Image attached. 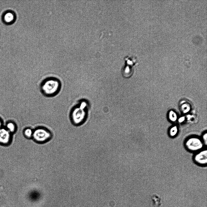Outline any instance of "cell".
Returning <instances> with one entry per match:
<instances>
[{
  "mask_svg": "<svg viewBox=\"0 0 207 207\" xmlns=\"http://www.w3.org/2000/svg\"><path fill=\"white\" fill-rule=\"evenodd\" d=\"M6 128L0 129V145L3 146H8L12 141V136Z\"/></svg>",
  "mask_w": 207,
  "mask_h": 207,
  "instance_id": "4",
  "label": "cell"
},
{
  "mask_svg": "<svg viewBox=\"0 0 207 207\" xmlns=\"http://www.w3.org/2000/svg\"><path fill=\"white\" fill-rule=\"evenodd\" d=\"M6 128L12 134L16 131V129L15 124L12 122L7 124Z\"/></svg>",
  "mask_w": 207,
  "mask_h": 207,
  "instance_id": "10",
  "label": "cell"
},
{
  "mask_svg": "<svg viewBox=\"0 0 207 207\" xmlns=\"http://www.w3.org/2000/svg\"><path fill=\"white\" fill-rule=\"evenodd\" d=\"M195 162L201 165H206L207 163V150L206 149L201 150L197 153L194 156Z\"/></svg>",
  "mask_w": 207,
  "mask_h": 207,
  "instance_id": "5",
  "label": "cell"
},
{
  "mask_svg": "<svg viewBox=\"0 0 207 207\" xmlns=\"http://www.w3.org/2000/svg\"><path fill=\"white\" fill-rule=\"evenodd\" d=\"M207 133L206 132L202 136V139L204 144L206 145H207Z\"/></svg>",
  "mask_w": 207,
  "mask_h": 207,
  "instance_id": "12",
  "label": "cell"
},
{
  "mask_svg": "<svg viewBox=\"0 0 207 207\" xmlns=\"http://www.w3.org/2000/svg\"><path fill=\"white\" fill-rule=\"evenodd\" d=\"M15 16L13 13L8 12L5 14L4 16V19L7 23H11L14 21Z\"/></svg>",
  "mask_w": 207,
  "mask_h": 207,
  "instance_id": "8",
  "label": "cell"
},
{
  "mask_svg": "<svg viewBox=\"0 0 207 207\" xmlns=\"http://www.w3.org/2000/svg\"><path fill=\"white\" fill-rule=\"evenodd\" d=\"M153 207H160L162 204L161 198L156 195H153L151 197Z\"/></svg>",
  "mask_w": 207,
  "mask_h": 207,
  "instance_id": "7",
  "label": "cell"
},
{
  "mask_svg": "<svg viewBox=\"0 0 207 207\" xmlns=\"http://www.w3.org/2000/svg\"><path fill=\"white\" fill-rule=\"evenodd\" d=\"M33 132V130L29 128L25 129L23 132L24 136L28 139L32 138Z\"/></svg>",
  "mask_w": 207,
  "mask_h": 207,
  "instance_id": "9",
  "label": "cell"
},
{
  "mask_svg": "<svg viewBox=\"0 0 207 207\" xmlns=\"http://www.w3.org/2000/svg\"><path fill=\"white\" fill-rule=\"evenodd\" d=\"M27 197L29 201L35 202L38 201L41 199L42 195L39 192L34 191L30 192Z\"/></svg>",
  "mask_w": 207,
  "mask_h": 207,
  "instance_id": "6",
  "label": "cell"
},
{
  "mask_svg": "<svg viewBox=\"0 0 207 207\" xmlns=\"http://www.w3.org/2000/svg\"><path fill=\"white\" fill-rule=\"evenodd\" d=\"M203 143L201 139L195 136L188 139L185 142V146L188 150L191 151L199 152L203 147Z\"/></svg>",
  "mask_w": 207,
  "mask_h": 207,
  "instance_id": "3",
  "label": "cell"
},
{
  "mask_svg": "<svg viewBox=\"0 0 207 207\" xmlns=\"http://www.w3.org/2000/svg\"><path fill=\"white\" fill-rule=\"evenodd\" d=\"M2 122H1V121L0 120V129L1 128H2V127H2Z\"/></svg>",
  "mask_w": 207,
  "mask_h": 207,
  "instance_id": "13",
  "label": "cell"
},
{
  "mask_svg": "<svg viewBox=\"0 0 207 207\" xmlns=\"http://www.w3.org/2000/svg\"><path fill=\"white\" fill-rule=\"evenodd\" d=\"M61 83L58 79L50 78L45 80L42 83L41 89L42 93L47 96L56 95L61 88Z\"/></svg>",
  "mask_w": 207,
  "mask_h": 207,
  "instance_id": "1",
  "label": "cell"
},
{
  "mask_svg": "<svg viewBox=\"0 0 207 207\" xmlns=\"http://www.w3.org/2000/svg\"><path fill=\"white\" fill-rule=\"evenodd\" d=\"M52 137V133L48 130L40 127L33 130L32 138L37 143H42L48 141Z\"/></svg>",
  "mask_w": 207,
  "mask_h": 207,
  "instance_id": "2",
  "label": "cell"
},
{
  "mask_svg": "<svg viewBox=\"0 0 207 207\" xmlns=\"http://www.w3.org/2000/svg\"><path fill=\"white\" fill-rule=\"evenodd\" d=\"M178 130L176 126L172 128L169 132V135L171 137H174L177 134Z\"/></svg>",
  "mask_w": 207,
  "mask_h": 207,
  "instance_id": "11",
  "label": "cell"
}]
</instances>
